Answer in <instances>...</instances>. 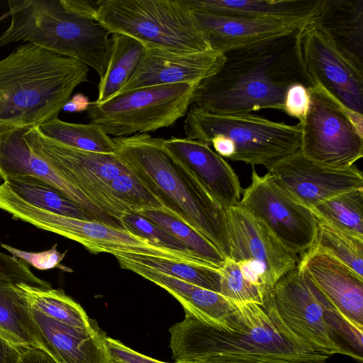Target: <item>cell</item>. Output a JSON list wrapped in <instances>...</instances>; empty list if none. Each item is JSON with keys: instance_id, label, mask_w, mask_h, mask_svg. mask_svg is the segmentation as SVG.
Wrapping results in <instances>:
<instances>
[{"instance_id": "6da1fadb", "label": "cell", "mask_w": 363, "mask_h": 363, "mask_svg": "<svg viewBox=\"0 0 363 363\" xmlns=\"http://www.w3.org/2000/svg\"><path fill=\"white\" fill-rule=\"evenodd\" d=\"M298 30L224 53L220 69L196 85L191 104L217 115L267 108L284 111L290 86L301 84L308 88L315 84L302 59Z\"/></svg>"}, {"instance_id": "7a4b0ae2", "label": "cell", "mask_w": 363, "mask_h": 363, "mask_svg": "<svg viewBox=\"0 0 363 363\" xmlns=\"http://www.w3.org/2000/svg\"><path fill=\"white\" fill-rule=\"evenodd\" d=\"M116 154L159 199L166 212L188 225L229 257L226 209L149 134L113 138Z\"/></svg>"}, {"instance_id": "3957f363", "label": "cell", "mask_w": 363, "mask_h": 363, "mask_svg": "<svg viewBox=\"0 0 363 363\" xmlns=\"http://www.w3.org/2000/svg\"><path fill=\"white\" fill-rule=\"evenodd\" d=\"M87 65L25 43L0 60V129L28 128L58 117L80 84Z\"/></svg>"}, {"instance_id": "277c9868", "label": "cell", "mask_w": 363, "mask_h": 363, "mask_svg": "<svg viewBox=\"0 0 363 363\" xmlns=\"http://www.w3.org/2000/svg\"><path fill=\"white\" fill-rule=\"evenodd\" d=\"M220 323L204 322L186 314L169 329V347L176 362H194L217 356H249L325 363L327 356L294 345L255 303H235Z\"/></svg>"}, {"instance_id": "5b68a950", "label": "cell", "mask_w": 363, "mask_h": 363, "mask_svg": "<svg viewBox=\"0 0 363 363\" xmlns=\"http://www.w3.org/2000/svg\"><path fill=\"white\" fill-rule=\"evenodd\" d=\"M11 23L0 48L12 43L33 44L93 68L101 79L111 50V34L98 22L73 13L65 0H9Z\"/></svg>"}, {"instance_id": "8992f818", "label": "cell", "mask_w": 363, "mask_h": 363, "mask_svg": "<svg viewBox=\"0 0 363 363\" xmlns=\"http://www.w3.org/2000/svg\"><path fill=\"white\" fill-rule=\"evenodd\" d=\"M262 307L282 334L300 349L328 357L345 355L362 362V356L340 337L345 315L300 265L277 281Z\"/></svg>"}, {"instance_id": "52a82bcc", "label": "cell", "mask_w": 363, "mask_h": 363, "mask_svg": "<svg viewBox=\"0 0 363 363\" xmlns=\"http://www.w3.org/2000/svg\"><path fill=\"white\" fill-rule=\"evenodd\" d=\"M97 22L111 34L130 36L145 47L177 52L211 50L183 0H104Z\"/></svg>"}, {"instance_id": "ba28073f", "label": "cell", "mask_w": 363, "mask_h": 363, "mask_svg": "<svg viewBox=\"0 0 363 363\" xmlns=\"http://www.w3.org/2000/svg\"><path fill=\"white\" fill-rule=\"evenodd\" d=\"M186 138L209 143L215 135L235 145L230 160L266 168L296 152L301 145V125H288L252 113L217 115L192 105L184 122Z\"/></svg>"}, {"instance_id": "9c48e42d", "label": "cell", "mask_w": 363, "mask_h": 363, "mask_svg": "<svg viewBox=\"0 0 363 363\" xmlns=\"http://www.w3.org/2000/svg\"><path fill=\"white\" fill-rule=\"evenodd\" d=\"M0 209L13 219L55 233L84 246L91 253H133L196 264H208L196 255L161 248L122 228L96 220L70 218L32 206L20 199L6 182L0 184Z\"/></svg>"}, {"instance_id": "30bf717a", "label": "cell", "mask_w": 363, "mask_h": 363, "mask_svg": "<svg viewBox=\"0 0 363 363\" xmlns=\"http://www.w3.org/2000/svg\"><path fill=\"white\" fill-rule=\"evenodd\" d=\"M198 84L148 86L101 104L92 101L87 116L90 123L114 138L148 134L172 125L186 114Z\"/></svg>"}, {"instance_id": "8fae6325", "label": "cell", "mask_w": 363, "mask_h": 363, "mask_svg": "<svg viewBox=\"0 0 363 363\" xmlns=\"http://www.w3.org/2000/svg\"><path fill=\"white\" fill-rule=\"evenodd\" d=\"M308 110L299 121L301 152L320 164L345 169L363 156V116L349 111L319 84L308 88Z\"/></svg>"}, {"instance_id": "7c38bea8", "label": "cell", "mask_w": 363, "mask_h": 363, "mask_svg": "<svg viewBox=\"0 0 363 363\" xmlns=\"http://www.w3.org/2000/svg\"><path fill=\"white\" fill-rule=\"evenodd\" d=\"M30 150L74 185L104 212L120 220L127 213L113 196L108 182L130 169L115 153L74 148L45 135L36 127L23 136Z\"/></svg>"}, {"instance_id": "4fadbf2b", "label": "cell", "mask_w": 363, "mask_h": 363, "mask_svg": "<svg viewBox=\"0 0 363 363\" xmlns=\"http://www.w3.org/2000/svg\"><path fill=\"white\" fill-rule=\"evenodd\" d=\"M242 194L238 206L262 222L289 251L303 255L311 248L317 233L315 216L269 172L260 176L253 168L251 183Z\"/></svg>"}, {"instance_id": "5bb4252c", "label": "cell", "mask_w": 363, "mask_h": 363, "mask_svg": "<svg viewBox=\"0 0 363 363\" xmlns=\"http://www.w3.org/2000/svg\"><path fill=\"white\" fill-rule=\"evenodd\" d=\"M305 67L319 84L349 111L363 116V72L336 48L313 20L298 31Z\"/></svg>"}, {"instance_id": "9a60e30c", "label": "cell", "mask_w": 363, "mask_h": 363, "mask_svg": "<svg viewBox=\"0 0 363 363\" xmlns=\"http://www.w3.org/2000/svg\"><path fill=\"white\" fill-rule=\"evenodd\" d=\"M267 169L284 191L308 208L337 194L363 188L362 173L354 165L345 169L327 167L300 150Z\"/></svg>"}, {"instance_id": "2e32d148", "label": "cell", "mask_w": 363, "mask_h": 363, "mask_svg": "<svg viewBox=\"0 0 363 363\" xmlns=\"http://www.w3.org/2000/svg\"><path fill=\"white\" fill-rule=\"evenodd\" d=\"M229 257L235 262L249 260L264 271L272 291L277 281L299 262L269 230L242 208H226Z\"/></svg>"}, {"instance_id": "e0dca14e", "label": "cell", "mask_w": 363, "mask_h": 363, "mask_svg": "<svg viewBox=\"0 0 363 363\" xmlns=\"http://www.w3.org/2000/svg\"><path fill=\"white\" fill-rule=\"evenodd\" d=\"M27 129H0V179L5 181L9 177L17 176L38 179L79 206L93 220L123 229L119 220L104 212L82 191L30 150L23 138Z\"/></svg>"}, {"instance_id": "ac0fdd59", "label": "cell", "mask_w": 363, "mask_h": 363, "mask_svg": "<svg viewBox=\"0 0 363 363\" xmlns=\"http://www.w3.org/2000/svg\"><path fill=\"white\" fill-rule=\"evenodd\" d=\"M225 60L223 53L212 50L177 52L145 47L143 56L131 75L115 96L148 86L198 84L216 73Z\"/></svg>"}, {"instance_id": "d6986e66", "label": "cell", "mask_w": 363, "mask_h": 363, "mask_svg": "<svg viewBox=\"0 0 363 363\" xmlns=\"http://www.w3.org/2000/svg\"><path fill=\"white\" fill-rule=\"evenodd\" d=\"M162 145L225 209L239 205L243 191L239 179L209 144L186 138H171L164 139Z\"/></svg>"}, {"instance_id": "ffe728a7", "label": "cell", "mask_w": 363, "mask_h": 363, "mask_svg": "<svg viewBox=\"0 0 363 363\" xmlns=\"http://www.w3.org/2000/svg\"><path fill=\"white\" fill-rule=\"evenodd\" d=\"M30 308L43 350L56 363H111L106 336L96 323L89 328H75Z\"/></svg>"}, {"instance_id": "44dd1931", "label": "cell", "mask_w": 363, "mask_h": 363, "mask_svg": "<svg viewBox=\"0 0 363 363\" xmlns=\"http://www.w3.org/2000/svg\"><path fill=\"white\" fill-rule=\"evenodd\" d=\"M194 13L209 42L211 49L223 54L291 34L306 23L199 12Z\"/></svg>"}, {"instance_id": "7402d4cb", "label": "cell", "mask_w": 363, "mask_h": 363, "mask_svg": "<svg viewBox=\"0 0 363 363\" xmlns=\"http://www.w3.org/2000/svg\"><path fill=\"white\" fill-rule=\"evenodd\" d=\"M298 264L329 301L350 320L363 326V278L333 257L308 250Z\"/></svg>"}, {"instance_id": "603a6c76", "label": "cell", "mask_w": 363, "mask_h": 363, "mask_svg": "<svg viewBox=\"0 0 363 363\" xmlns=\"http://www.w3.org/2000/svg\"><path fill=\"white\" fill-rule=\"evenodd\" d=\"M116 259L122 269L133 272L165 289L182 304L186 314L202 321L221 322L235 306V303L218 293L121 259Z\"/></svg>"}, {"instance_id": "cb8c5ba5", "label": "cell", "mask_w": 363, "mask_h": 363, "mask_svg": "<svg viewBox=\"0 0 363 363\" xmlns=\"http://www.w3.org/2000/svg\"><path fill=\"white\" fill-rule=\"evenodd\" d=\"M312 20L363 72V0H322Z\"/></svg>"}, {"instance_id": "d4e9b609", "label": "cell", "mask_w": 363, "mask_h": 363, "mask_svg": "<svg viewBox=\"0 0 363 363\" xmlns=\"http://www.w3.org/2000/svg\"><path fill=\"white\" fill-rule=\"evenodd\" d=\"M193 11L258 19L306 23L313 19L322 0H183Z\"/></svg>"}, {"instance_id": "484cf974", "label": "cell", "mask_w": 363, "mask_h": 363, "mask_svg": "<svg viewBox=\"0 0 363 363\" xmlns=\"http://www.w3.org/2000/svg\"><path fill=\"white\" fill-rule=\"evenodd\" d=\"M0 336L22 347L43 350L30 306L11 281H0Z\"/></svg>"}, {"instance_id": "4316f807", "label": "cell", "mask_w": 363, "mask_h": 363, "mask_svg": "<svg viewBox=\"0 0 363 363\" xmlns=\"http://www.w3.org/2000/svg\"><path fill=\"white\" fill-rule=\"evenodd\" d=\"M111 50L106 71L100 79L98 97L101 104L113 98L125 84L145 50L137 40L122 34H111Z\"/></svg>"}, {"instance_id": "83f0119b", "label": "cell", "mask_w": 363, "mask_h": 363, "mask_svg": "<svg viewBox=\"0 0 363 363\" xmlns=\"http://www.w3.org/2000/svg\"><path fill=\"white\" fill-rule=\"evenodd\" d=\"M16 285L31 308L55 320L79 328H89L96 323L61 289L40 288L21 282Z\"/></svg>"}, {"instance_id": "f1b7e54d", "label": "cell", "mask_w": 363, "mask_h": 363, "mask_svg": "<svg viewBox=\"0 0 363 363\" xmlns=\"http://www.w3.org/2000/svg\"><path fill=\"white\" fill-rule=\"evenodd\" d=\"M113 256L220 294V268L213 265L133 253H118Z\"/></svg>"}, {"instance_id": "f546056e", "label": "cell", "mask_w": 363, "mask_h": 363, "mask_svg": "<svg viewBox=\"0 0 363 363\" xmlns=\"http://www.w3.org/2000/svg\"><path fill=\"white\" fill-rule=\"evenodd\" d=\"M4 182L20 199L32 206L70 218L93 220L79 206L38 179L17 176Z\"/></svg>"}, {"instance_id": "4dcf8cb0", "label": "cell", "mask_w": 363, "mask_h": 363, "mask_svg": "<svg viewBox=\"0 0 363 363\" xmlns=\"http://www.w3.org/2000/svg\"><path fill=\"white\" fill-rule=\"evenodd\" d=\"M309 209L317 220L363 239V188L337 194Z\"/></svg>"}, {"instance_id": "1f68e13d", "label": "cell", "mask_w": 363, "mask_h": 363, "mask_svg": "<svg viewBox=\"0 0 363 363\" xmlns=\"http://www.w3.org/2000/svg\"><path fill=\"white\" fill-rule=\"evenodd\" d=\"M38 127L47 137L67 146L96 152H116L113 138L94 123H68L56 117Z\"/></svg>"}, {"instance_id": "d6a6232c", "label": "cell", "mask_w": 363, "mask_h": 363, "mask_svg": "<svg viewBox=\"0 0 363 363\" xmlns=\"http://www.w3.org/2000/svg\"><path fill=\"white\" fill-rule=\"evenodd\" d=\"M137 213L146 218L179 240L199 259L220 268L226 257L208 239L164 210L144 209Z\"/></svg>"}, {"instance_id": "836d02e7", "label": "cell", "mask_w": 363, "mask_h": 363, "mask_svg": "<svg viewBox=\"0 0 363 363\" xmlns=\"http://www.w3.org/2000/svg\"><path fill=\"white\" fill-rule=\"evenodd\" d=\"M317 233L310 250L326 253L363 278V239L317 220Z\"/></svg>"}, {"instance_id": "e575fe53", "label": "cell", "mask_w": 363, "mask_h": 363, "mask_svg": "<svg viewBox=\"0 0 363 363\" xmlns=\"http://www.w3.org/2000/svg\"><path fill=\"white\" fill-rule=\"evenodd\" d=\"M114 199L127 213H137L144 209L166 211L159 199L131 172L108 182Z\"/></svg>"}, {"instance_id": "d590c367", "label": "cell", "mask_w": 363, "mask_h": 363, "mask_svg": "<svg viewBox=\"0 0 363 363\" xmlns=\"http://www.w3.org/2000/svg\"><path fill=\"white\" fill-rule=\"evenodd\" d=\"M220 294L233 303H255L263 306L267 298L257 286L247 281L235 261L226 257L220 268Z\"/></svg>"}, {"instance_id": "8d00e7d4", "label": "cell", "mask_w": 363, "mask_h": 363, "mask_svg": "<svg viewBox=\"0 0 363 363\" xmlns=\"http://www.w3.org/2000/svg\"><path fill=\"white\" fill-rule=\"evenodd\" d=\"M120 220L125 230L146 240L154 246L194 255L179 240L138 213H125L121 216Z\"/></svg>"}, {"instance_id": "74e56055", "label": "cell", "mask_w": 363, "mask_h": 363, "mask_svg": "<svg viewBox=\"0 0 363 363\" xmlns=\"http://www.w3.org/2000/svg\"><path fill=\"white\" fill-rule=\"evenodd\" d=\"M1 247L8 251L12 256L24 261L40 270H48L57 268L65 272H72L70 268L63 266L61 264L66 252H60L57 250V244H55L50 249L39 252H26L15 248L6 244L1 243Z\"/></svg>"}, {"instance_id": "f35d334b", "label": "cell", "mask_w": 363, "mask_h": 363, "mask_svg": "<svg viewBox=\"0 0 363 363\" xmlns=\"http://www.w3.org/2000/svg\"><path fill=\"white\" fill-rule=\"evenodd\" d=\"M310 97L308 88L301 84H295L288 89L284 106V111L302 121L309 107Z\"/></svg>"}, {"instance_id": "ab89813d", "label": "cell", "mask_w": 363, "mask_h": 363, "mask_svg": "<svg viewBox=\"0 0 363 363\" xmlns=\"http://www.w3.org/2000/svg\"><path fill=\"white\" fill-rule=\"evenodd\" d=\"M106 345L111 359L118 363H167L143 355L109 337H106Z\"/></svg>"}, {"instance_id": "60d3db41", "label": "cell", "mask_w": 363, "mask_h": 363, "mask_svg": "<svg viewBox=\"0 0 363 363\" xmlns=\"http://www.w3.org/2000/svg\"><path fill=\"white\" fill-rule=\"evenodd\" d=\"M26 277V267L23 262L0 251V281L18 283L23 281Z\"/></svg>"}, {"instance_id": "b9f144b4", "label": "cell", "mask_w": 363, "mask_h": 363, "mask_svg": "<svg viewBox=\"0 0 363 363\" xmlns=\"http://www.w3.org/2000/svg\"><path fill=\"white\" fill-rule=\"evenodd\" d=\"M195 363H308L289 359L249 356L217 355L194 362Z\"/></svg>"}, {"instance_id": "7bdbcfd3", "label": "cell", "mask_w": 363, "mask_h": 363, "mask_svg": "<svg viewBox=\"0 0 363 363\" xmlns=\"http://www.w3.org/2000/svg\"><path fill=\"white\" fill-rule=\"evenodd\" d=\"M104 0H65L67 6L76 15L83 18L98 21L99 9Z\"/></svg>"}, {"instance_id": "ee69618b", "label": "cell", "mask_w": 363, "mask_h": 363, "mask_svg": "<svg viewBox=\"0 0 363 363\" xmlns=\"http://www.w3.org/2000/svg\"><path fill=\"white\" fill-rule=\"evenodd\" d=\"M16 363H56L45 350L37 347H26Z\"/></svg>"}, {"instance_id": "f6af8a7d", "label": "cell", "mask_w": 363, "mask_h": 363, "mask_svg": "<svg viewBox=\"0 0 363 363\" xmlns=\"http://www.w3.org/2000/svg\"><path fill=\"white\" fill-rule=\"evenodd\" d=\"M25 348L0 336V363H16Z\"/></svg>"}, {"instance_id": "bcb514c9", "label": "cell", "mask_w": 363, "mask_h": 363, "mask_svg": "<svg viewBox=\"0 0 363 363\" xmlns=\"http://www.w3.org/2000/svg\"><path fill=\"white\" fill-rule=\"evenodd\" d=\"M208 144H211L216 152L221 156L230 160L235 153V145L228 138L223 135H215Z\"/></svg>"}, {"instance_id": "7dc6e473", "label": "cell", "mask_w": 363, "mask_h": 363, "mask_svg": "<svg viewBox=\"0 0 363 363\" xmlns=\"http://www.w3.org/2000/svg\"><path fill=\"white\" fill-rule=\"evenodd\" d=\"M90 104L87 96L82 94H77L68 101L62 109L70 112L84 111L89 108Z\"/></svg>"}, {"instance_id": "c3c4849f", "label": "cell", "mask_w": 363, "mask_h": 363, "mask_svg": "<svg viewBox=\"0 0 363 363\" xmlns=\"http://www.w3.org/2000/svg\"><path fill=\"white\" fill-rule=\"evenodd\" d=\"M8 16H10L9 11L0 16V22Z\"/></svg>"}, {"instance_id": "681fc988", "label": "cell", "mask_w": 363, "mask_h": 363, "mask_svg": "<svg viewBox=\"0 0 363 363\" xmlns=\"http://www.w3.org/2000/svg\"><path fill=\"white\" fill-rule=\"evenodd\" d=\"M176 363H195V362H176Z\"/></svg>"}, {"instance_id": "f907efd6", "label": "cell", "mask_w": 363, "mask_h": 363, "mask_svg": "<svg viewBox=\"0 0 363 363\" xmlns=\"http://www.w3.org/2000/svg\"><path fill=\"white\" fill-rule=\"evenodd\" d=\"M111 363H118V362H116L112 360Z\"/></svg>"}]
</instances>
